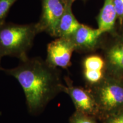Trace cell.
<instances>
[{
	"label": "cell",
	"mask_w": 123,
	"mask_h": 123,
	"mask_svg": "<svg viewBox=\"0 0 123 123\" xmlns=\"http://www.w3.org/2000/svg\"><path fill=\"white\" fill-rule=\"evenodd\" d=\"M113 4L116 10L117 15L122 23L123 20V0H113Z\"/></svg>",
	"instance_id": "5bb4252c"
},
{
	"label": "cell",
	"mask_w": 123,
	"mask_h": 123,
	"mask_svg": "<svg viewBox=\"0 0 123 123\" xmlns=\"http://www.w3.org/2000/svg\"><path fill=\"white\" fill-rule=\"evenodd\" d=\"M70 123H96L88 115L77 111L70 119Z\"/></svg>",
	"instance_id": "4fadbf2b"
},
{
	"label": "cell",
	"mask_w": 123,
	"mask_h": 123,
	"mask_svg": "<svg viewBox=\"0 0 123 123\" xmlns=\"http://www.w3.org/2000/svg\"><path fill=\"white\" fill-rule=\"evenodd\" d=\"M42 13L36 23L39 33L45 32L56 38L59 21L66 9L68 0H41Z\"/></svg>",
	"instance_id": "3957f363"
},
{
	"label": "cell",
	"mask_w": 123,
	"mask_h": 123,
	"mask_svg": "<svg viewBox=\"0 0 123 123\" xmlns=\"http://www.w3.org/2000/svg\"></svg>",
	"instance_id": "ac0fdd59"
},
{
	"label": "cell",
	"mask_w": 123,
	"mask_h": 123,
	"mask_svg": "<svg viewBox=\"0 0 123 123\" xmlns=\"http://www.w3.org/2000/svg\"><path fill=\"white\" fill-rule=\"evenodd\" d=\"M103 33L99 29H92L81 24L78 30L68 37L75 50L90 51L96 47Z\"/></svg>",
	"instance_id": "8992f818"
},
{
	"label": "cell",
	"mask_w": 123,
	"mask_h": 123,
	"mask_svg": "<svg viewBox=\"0 0 123 123\" xmlns=\"http://www.w3.org/2000/svg\"><path fill=\"white\" fill-rule=\"evenodd\" d=\"M70 1H73V2H74V1H75V0H70Z\"/></svg>",
	"instance_id": "e0dca14e"
},
{
	"label": "cell",
	"mask_w": 123,
	"mask_h": 123,
	"mask_svg": "<svg viewBox=\"0 0 123 123\" xmlns=\"http://www.w3.org/2000/svg\"><path fill=\"white\" fill-rule=\"evenodd\" d=\"M17 0H0V24L5 21L9 10Z\"/></svg>",
	"instance_id": "7c38bea8"
},
{
	"label": "cell",
	"mask_w": 123,
	"mask_h": 123,
	"mask_svg": "<svg viewBox=\"0 0 123 123\" xmlns=\"http://www.w3.org/2000/svg\"><path fill=\"white\" fill-rule=\"evenodd\" d=\"M74 50V46L68 38H57L47 45L46 61L55 68L66 69L71 65Z\"/></svg>",
	"instance_id": "277c9868"
},
{
	"label": "cell",
	"mask_w": 123,
	"mask_h": 123,
	"mask_svg": "<svg viewBox=\"0 0 123 123\" xmlns=\"http://www.w3.org/2000/svg\"><path fill=\"white\" fill-rule=\"evenodd\" d=\"M117 13L113 4V0H105L97 20L98 29L103 33L111 31L114 27Z\"/></svg>",
	"instance_id": "30bf717a"
},
{
	"label": "cell",
	"mask_w": 123,
	"mask_h": 123,
	"mask_svg": "<svg viewBox=\"0 0 123 123\" xmlns=\"http://www.w3.org/2000/svg\"><path fill=\"white\" fill-rule=\"evenodd\" d=\"M74 2L68 0L64 12L60 20L56 30V38L68 37L80 26L81 24L75 18L72 10Z\"/></svg>",
	"instance_id": "9c48e42d"
},
{
	"label": "cell",
	"mask_w": 123,
	"mask_h": 123,
	"mask_svg": "<svg viewBox=\"0 0 123 123\" xmlns=\"http://www.w3.org/2000/svg\"><path fill=\"white\" fill-rule=\"evenodd\" d=\"M1 71L14 78L24 91L29 113L39 115L58 94L64 84L61 71L41 58L29 57L13 68L1 67Z\"/></svg>",
	"instance_id": "6da1fadb"
},
{
	"label": "cell",
	"mask_w": 123,
	"mask_h": 123,
	"mask_svg": "<svg viewBox=\"0 0 123 123\" xmlns=\"http://www.w3.org/2000/svg\"><path fill=\"white\" fill-rule=\"evenodd\" d=\"M39 32L35 24H0V58L13 56L23 61L28 58L34 38Z\"/></svg>",
	"instance_id": "7a4b0ae2"
},
{
	"label": "cell",
	"mask_w": 123,
	"mask_h": 123,
	"mask_svg": "<svg viewBox=\"0 0 123 123\" xmlns=\"http://www.w3.org/2000/svg\"><path fill=\"white\" fill-rule=\"evenodd\" d=\"M107 59L112 68L123 70V39L115 43L107 52Z\"/></svg>",
	"instance_id": "8fae6325"
},
{
	"label": "cell",
	"mask_w": 123,
	"mask_h": 123,
	"mask_svg": "<svg viewBox=\"0 0 123 123\" xmlns=\"http://www.w3.org/2000/svg\"><path fill=\"white\" fill-rule=\"evenodd\" d=\"M1 58H0V71H1Z\"/></svg>",
	"instance_id": "2e32d148"
},
{
	"label": "cell",
	"mask_w": 123,
	"mask_h": 123,
	"mask_svg": "<svg viewBox=\"0 0 123 123\" xmlns=\"http://www.w3.org/2000/svg\"><path fill=\"white\" fill-rule=\"evenodd\" d=\"M108 123H123V115L116 117L113 120H111Z\"/></svg>",
	"instance_id": "9a60e30c"
},
{
	"label": "cell",
	"mask_w": 123,
	"mask_h": 123,
	"mask_svg": "<svg viewBox=\"0 0 123 123\" xmlns=\"http://www.w3.org/2000/svg\"><path fill=\"white\" fill-rule=\"evenodd\" d=\"M104 61L99 55L87 56L83 62L84 75L86 80L91 84L99 83L103 76Z\"/></svg>",
	"instance_id": "ba28073f"
},
{
	"label": "cell",
	"mask_w": 123,
	"mask_h": 123,
	"mask_svg": "<svg viewBox=\"0 0 123 123\" xmlns=\"http://www.w3.org/2000/svg\"><path fill=\"white\" fill-rule=\"evenodd\" d=\"M63 92L68 94L74 103L78 112L90 115L97 111V102L93 95L84 89L74 86L68 79L65 78Z\"/></svg>",
	"instance_id": "5b68a950"
},
{
	"label": "cell",
	"mask_w": 123,
	"mask_h": 123,
	"mask_svg": "<svg viewBox=\"0 0 123 123\" xmlns=\"http://www.w3.org/2000/svg\"><path fill=\"white\" fill-rule=\"evenodd\" d=\"M97 91V101L104 108H112L123 104V88L118 84H103Z\"/></svg>",
	"instance_id": "52a82bcc"
}]
</instances>
